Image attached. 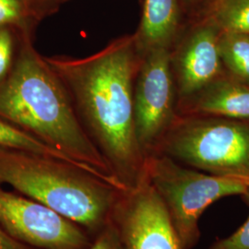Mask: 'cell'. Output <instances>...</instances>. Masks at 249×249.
<instances>
[{"mask_svg": "<svg viewBox=\"0 0 249 249\" xmlns=\"http://www.w3.org/2000/svg\"><path fill=\"white\" fill-rule=\"evenodd\" d=\"M134 34L85 57L45 56L71 97L80 123L124 189L145 178L146 156L134 116V85L142 61Z\"/></svg>", "mask_w": 249, "mask_h": 249, "instance_id": "obj_1", "label": "cell"}, {"mask_svg": "<svg viewBox=\"0 0 249 249\" xmlns=\"http://www.w3.org/2000/svg\"><path fill=\"white\" fill-rule=\"evenodd\" d=\"M0 117L123 188L84 130L62 80L35 48L32 36L19 37L15 64L0 83Z\"/></svg>", "mask_w": 249, "mask_h": 249, "instance_id": "obj_2", "label": "cell"}, {"mask_svg": "<svg viewBox=\"0 0 249 249\" xmlns=\"http://www.w3.org/2000/svg\"><path fill=\"white\" fill-rule=\"evenodd\" d=\"M48 206L94 239L112 220L121 187L71 161L0 148V186Z\"/></svg>", "mask_w": 249, "mask_h": 249, "instance_id": "obj_3", "label": "cell"}, {"mask_svg": "<svg viewBox=\"0 0 249 249\" xmlns=\"http://www.w3.org/2000/svg\"><path fill=\"white\" fill-rule=\"evenodd\" d=\"M145 177L163 206L181 249L195 248L200 238L198 222L217 200L242 196L249 182L192 168L162 153L146 157Z\"/></svg>", "mask_w": 249, "mask_h": 249, "instance_id": "obj_4", "label": "cell"}, {"mask_svg": "<svg viewBox=\"0 0 249 249\" xmlns=\"http://www.w3.org/2000/svg\"><path fill=\"white\" fill-rule=\"evenodd\" d=\"M154 153L205 173L249 182V119L178 115Z\"/></svg>", "mask_w": 249, "mask_h": 249, "instance_id": "obj_5", "label": "cell"}, {"mask_svg": "<svg viewBox=\"0 0 249 249\" xmlns=\"http://www.w3.org/2000/svg\"><path fill=\"white\" fill-rule=\"evenodd\" d=\"M136 132L145 156L157 151L178 118V93L168 50L144 54L134 85Z\"/></svg>", "mask_w": 249, "mask_h": 249, "instance_id": "obj_6", "label": "cell"}, {"mask_svg": "<svg viewBox=\"0 0 249 249\" xmlns=\"http://www.w3.org/2000/svg\"><path fill=\"white\" fill-rule=\"evenodd\" d=\"M0 226L39 249H88L93 240L79 224L48 206L1 186Z\"/></svg>", "mask_w": 249, "mask_h": 249, "instance_id": "obj_7", "label": "cell"}, {"mask_svg": "<svg viewBox=\"0 0 249 249\" xmlns=\"http://www.w3.org/2000/svg\"><path fill=\"white\" fill-rule=\"evenodd\" d=\"M221 32L204 18H190L169 51L170 65L179 102L195 94L222 75Z\"/></svg>", "mask_w": 249, "mask_h": 249, "instance_id": "obj_8", "label": "cell"}, {"mask_svg": "<svg viewBox=\"0 0 249 249\" xmlns=\"http://www.w3.org/2000/svg\"><path fill=\"white\" fill-rule=\"evenodd\" d=\"M127 249H181L159 197L147 181L122 190L112 214Z\"/></svg>", "mask_w": 249, "mask_h": 249, "instance_id": "obj_9", "label": "cell"}, {"mask_svg": "<svg viewBox=\"0 0 249 249\" xmlns=\"http://www.w3.org/2000/svg\"><path fill=\"white\" fill-rule=\"evenodd\" d=\"M178 113L181 116L249 119V86L224 71L195 94L179 102Z\"/></svg>", "mask_w": 249, "mask_h": 249, "instance_id": "obj_10", "label": "cell"}, {"mask_svg": "<svg viewBox=\"0 0 249 249\" xmlns=\"http://www.w3.org/2000/svg\"><path fill=\"white\" fill-rule=\"evenodd\" d=\"M180 0H143L141 21L134 33L142 55L154 50H168L187 22Z\"/></svg>", "mask_w": 249, "mask_h": 249, "instance_id": "obj_11", "label": "cell"}, {"mask_svg": "<svg viewBox=\"0 0 249 249\" xmlns=\"http://www.w3.org/2000/svg\"><path fill=\"white\" fill-rule=\"evenodd\" d=\"M196 17L212 22L222 34H249V0H205Z\"/></svg>", "mask_w": 249, "mask_h": 249, "instance_id": "obj_12", "label": "cell"}, {"mask_svg": "<svg viewBox=\"0 0 249 249\" xmlns=\"http://www.w3.org/2000/svg\"><path fill=\"white\" fill-rule=\"evenodd\" d=\"M219 51L225 73L249 86V34H221Z\"/></svg>", "mask_w": 249, "mask_h": 249, "instance_id": "obj_13", "label": "cell"}, {"mask_svg": "<svg viewBox=\"0 0 249 249\" xmlns=\"http://www.w3.org/2000/svg\"><path fill=\"white\" fill-rule=\"evenodd\" d=\"M0 148L34 152L45 156L68 160L61 153L53 150L45 143L42 142L36 137L27 133L15 124L0 117ZM73 163V162H72Z\"/></svg>", "mask_w": 249, "mask_h": 249, "instance_id": "obj_14", "label": "cell"}, {"mask_svg": "<svg viewBox=\"0 0 249 249\" xmlns=\"http://www.w3.org/2000/svg\"><path fill=\"white\" fill-rule=\"evenodd\" d=\"M41 20L27 0H0V27H9L19 36H34Z\"/></svg>", "mask_w": 249, "mask_h": 249, "instance_id": "obj_15", "label": "cell"}, {"mask_svg": "<svg viewBox=\"0 0 249 249\" xmlns=\"http://www.w3.org/2000/svg\"><path fill=\"white\" fill-rule=\"evenodd\" d=\"M19 35L9 27H0V83L7 79L18 53Z\"/></svg>", "mask_w": 249, "mask_h": 249, "instance_id": "obj_16", "label": "cell"}, {"mask_svg": "<svg viewBox=\"0 0 249 249\" xmlns=\"http://www.w3.org/2000/svg\"><path fill=\"white\" fill-rule=\"evenodd\" d=\"M241 196L249 208V187ZM209 249H249V215L236 231L225 238L215 241Z\"/></svg>", "mask_w": 249, "mask_h": 249, "instance_id": "obj_17", "label": "cell"}, {"mask_svg": "<svg viewBox=\"0 0 249 249\" xmlns=\"http://www.w3.org/2000/svg\"><path fill=\"white\" fill-rule=\"evenodd\" d=\"M88 249H127L116 225L111 223L92 240Z\"/></svg>", "mask_w": 249, "mask_h": 249, "instance_id": "obj_18", "label": "cell"}, {"mask_svg": "<svg viewBox=\"0 0 249 249\" xmlns=\"http://www.w3.org/2000/svg\"><path fill=\"white\" fill-rule=\"evenodd\" d=\"M42 21L45 18L56 13L70 0H27Z\"/></svg>", "mask_w": 249, "mask_h": 249, "instance_id": "obj_19", "label": "cell"}, {"mask_svg": "<svg viewBox=\"0 0 249 249\" xmlns=\"http://www.w3.org/2000/svg\"><path fill=\"white\" fill-rule=\"evenodd\" d=\"M0 249H39L12 237L0 226Z\"/></svg>", "mask_w": 249, "mask_h": 249, "instance_id": "obj_20", "label": "cell"}, {"mask_svg": "<svg viewBox=\"0 0 249 249\" xmlns=\"http://www.w3.org/2000/svg\"><path fill=\"white\" fill-rule=\"evenodd\" d=\"M205 0H180L181 6L187 19L195 18L197 16Z\"/></svg>", "mask_w": 249, "mask_h": 249, "instance_id": "obj_21", "label": "cell"}]
</instances>
